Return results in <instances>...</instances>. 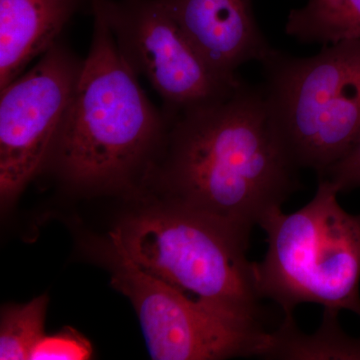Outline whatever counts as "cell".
I'll use <instances>...</instances> for the list:
<instances>
[{"mask_svg": "<svg viewBox=\"0 0 360 360\" xmlns=\"http://www.w3.org/2000/svg\"><path fill=\"white\" fill-rule=\"evenodd\" d=\"M260 63L284 155L321 176L360 134V40L326 45L310 58L274 49Z\"/></svg>", "mask_w": 360, "mask_h": 360, "instance_id": "4", "label": "cell"}, {"mask_svg": "<svg viewBox=\"0 0 360 360\" xmlns=\"http://www.w3.org/2000/svg\"><path fill=\"white\" fill-rule=\"evenodd\" d=\"M49 297L39 296L25 305L2 310L0 322V359H30V352L44 335Z\"/></svg>", "mask_w": 360, "mask_h": 360, "instance_id": "13", "label": "cell"}, {"mask_svg": "<svg viewBox=\"0 0 360 360\" xmlns=\"http://www.w3.org/2000/svg\"><path fill=\"white\" fill-rule=\"evenodd\" d=\"M319 177L330 180L340 193L360 187V134L347 153Z\"/></svg>", "mask_w": 360, "mask_h": 360, "instance_id": "15", "label": "cell"}, {"mask_svg": "<svg viewBox=\"0 0 360 360\" xmlns=\"http://www.w3.org/2000/svg\"><path fill=\"white\" fill-rule=\"evenodd\" d=\"M172 202L125 219L111 232L112 248L191 297L262 316L250 238Z\"/></svg>", "mask_w": 360, "mask_h": 360, "instance_id": "5", "label": "cell"}, {"mask_svg": "<svg viewBox=\"0 0 360 360\" xmlns=\"http://www.w3.org/2000/svg\"><path fill=\"white\" fill-rule=\"evenodd\" d=\"M285 32L300 44L322 46L360 40V0H307L288 14Z\"/></svg>", "mask_w": 360, "mask_h": 360, "instance_id": "12", "label": "cell"}, {"mask_svg": "<svg viewBox=\"0 0 360 360\" xmlns=\"http://www.w3.org/2000/svg\"><path fill=\"white\" fill-rule=\"evenodd\" d=\"M338 187L319 177L314 198L302 210L274 208L259 222L267 251L255 262L260 297L284 314L302 303L348 310L360 317V214L341 207Z\"/></svg>", "mask_w": 360, "mask_h": 360, "instance_id": "3", "label": "cell"}, {"mask_svg": "<svg viewBox=\"0 0 360 360\" xmlns=\"http://www.w3.org/2000/svg\"><path fill=\"white\" fill-rule=\"evenodd\" d=\"M90 0H0V89L59 39Z\"/></svg>", "mask_w": 360, "mask_h": 360, "instance_id": "10", "label": "cell"}, {"mask_svg": "<svg viewBox=\"0 0 360 360\" xmlns=\"http://www.w3.org/2000/svg\"><path fill=\"white\" fill-rule=\"evenodd\" d=\"M110 27L118 51L175 115L229 96L243 80L222 77L203 60L161 0H90Z\"/></svg>", "mask_w": 360, "mask_h": 360, "instance_id": "7", "label": "cell"}, {"mask_svg": "<svg viewBox=\"0 0 360 360\" xmlns=\"http://www.w3.org/2000/svg\"><path fill=\"white\" fill-rule=\"evenodd\" d=\"M91 343L71 328L44 335L30 352V360H82L91 357Z\"/></svg>", "mask_w": 360, "mask_h": 360, "instance_id": "14", "label": "cell"}, {"mask_svg": "<svg viewBox=\"0 0 360 360\" xmlns=\"http://www.w3.org/2000/svg\"><path fill=\"white\" fill-rule=\"evenodd\" d=\"M90 11L89 56L44 169L71 186L103 189L129 184L153 161L167 144L169 118L144 94L103 13Z\"/></svg>", "mask_w": 360, "mask_h": 360, "instance_id": "2", "label": "cell"}, {"mask_svg": "<svg viewBox=\"0 0 360 360\" xmlns=\"http://www.w3.org/2000/svg\"><path fill=\"white\" fill-rule=\"evenodd\" d=\"M203 60L238 82V68L262 63L274 47L260 30L253 0H161Z\"/></svg>", "mask_w": 360, "mask_h": 360, "instance_id": "9", "label": "cell"}, {"mask_svg": "<svg viewBox=\"0 0 360 360\" xmlns=\"http://www.w3.org/2000/svg\"><path fill=\"white\" fill-rule=\"evenodd\" d=\"M84 61L59 39L32 70L0 89L2 205L13 202L44 169Z\"/></svg>", "mask_w": 360, "mask_h": 360, "instance_id": "8", "label": "cell"}, {"mask_svg": "<svg viewBox=\"0 0 360 360\" xmlns=\"http://www.w3.org/2000/svg\"><path fill=\"white\" fill-rule=\"evenodd\" d=\"M338 310L323 309L321 326L311 335L302 333L293 314L284 319L274 331H267L257 357L283 360H360V338L341 328Z\"/></svg>", "mask_w": 360, "mask_h": 360, "instance_id": "11", "label": "cell"}, {"mask_svg": "<svg viewBox=\"0 0 360 360\" xmlns=\"http://www.w3.org/2000/svg\"><path fill=\"white\" fill-rule=\"evenodd\" d=\"M111 284L139 315L149 354L156 360L257 357L267 331L262 316L200 298L142 271L112 248Z\"/></svg>", "mask_w": 360, "mask_h": 360, "instance_id": "6", "label": "cell"}, {"mask_svg": "<svg viewBox=\"0 0 360 360\" xmlns=\"http://www.w3.org/2000/svg\"><path fill=\"white\" fill-rule=\"evenodd\" d=\"M167 116L161 179L172 201L250 238L300 186L262 86L243 82L224 99Z\"/></svg>", "mask_w": 360, "mask_h": 360, "instance_id": "1", "label": "cell"}]
</instances>
